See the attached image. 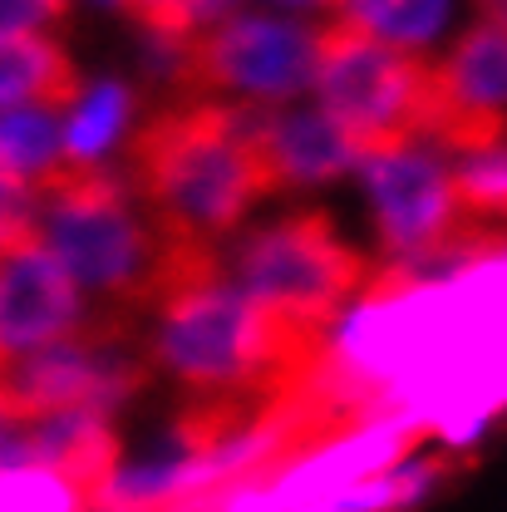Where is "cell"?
Instances as JSON below:
<instances>
[{"label": "cell", "mask_w": 507, "mask_h": 512, "mask_svg": "<svg viewBox=\"0 0 507 512\" xmlns=\"http://www.w3.org/2000/svg\"><path fill=\"white\" fill-rule=\"evenodd\" d=\"M128 114H133V89L119 79L94 84L74 114H69V163H104V153L119 143Z\"/></svg>", "instance_id": "obj_15"}, {"label": "cell", "mask_w": 507, "mask_h": 512, "mask_svg": "<svg viewBox=\"0 0 507 512\" xmlns=\"http://www.w3.org/2000/svg\"><path fill=\"white\" fill-rule=\"evenodd\" d=\"M507 138V30L473 25L444 64H434L429 143L444 153H493Z\"/></svg>", "instance_id": "obj_9"}, {"label": "cell", "mask_w": 507, "mask_h": 512, "mask_svg": "<svg viewBox=\"0 0 507 512\" xmlns=\"http://www.w3.org/2000/svg\"><path fill=\"white\" fill-rule=\"evenodd\" d=\"M69 163V128L50 109H5L0 124V178L5 188L30 192Z\"/></svg>", "instance_id": "obj_13"}, {"label": "cell", "mask_w": 507, "mask_h": 512, "mask_svg": "<svg viewBox=\"0 0 507 512\" xmlns=\"http://www.w3.org/2000/svg\"><path fill=\"white\" fill-rule=\"evenodd\" d=\"M0 345L5 360H25L84 330V286L45 242V232H10L0 242Z\"/></svg>", "instance_id": "obj_8"}, {"label": "cell", "mask_w": 507, "mask_h": 512, "mask_svg": "<svg viewBox=\"0 0 507 512\" xmlns=\"http://www.w3.org/2000/svg\"><path fill=\"white\" fill-rule=\"evenodd\" d=\"M340 330L286 316L232 276H207L153 311V365L202 394L291 399L320 375Z\"/></svg>", "instance_id": "obj_1"}, {"label": "cell", "mask_w": 507, "mask_h": 512, "mask_svg": "<svg viewBox=\"0 0 507 512\" xmlns=\"http://www.w3.org/2000/svg\"><path fill=\"white\" fill-rule=\"evenodd\" d=\"M148 64L192 99L237 94L242 104H281L316 84L320 30L271 15H232L192 40L148 35Z\"/></svg>", "instance_id": "obj_5"}, {"label": "cell", "mask_w": 507, "mask_h": 512, "mask_svg": "<svg viewBox=\"0 0 507 512\" xmlns=\"http://www.w3.org/2000/svg\"><path fill=\"white\" fill-rule=\"evenodd\" d=\"M35 192L40 232L74 271V281L94 296H109L128 311H148L158 301L168 232L163 222H143L128 183L104 163H64Z\"/></svg>", "instance_id": "obj_3"}, {"label": "cell", "mask_w": 507, "mask_h": 512, "mask_svg": "<svg viewBox=\"0 0 507 512\" xmlns=\"http://www.w3.org/2000/svg\"><path fill=\"white\" fill-rule=\"evenodd\" d=\"M0 99L5 109H74L84 99V79L64 45L45 35H5L0 40Z\"/></svg>", "instance_id": "obj_12"}, {"label": "cell", "mask_w": 507, "mask_h": 512, "mask_svg": "<svg viewBox=\"0 0 507 512\" xmlns=\"http://www.w3.org/2000/svg\"><path fill=\"white\" fill-rule=\"evenodd\" d=\"M320 109L350 133L360 168L404 143H424L434 124V64L384 45L350 20L320 25Z\"/></svg>", "instance_id": "obj_4"}, {"label": "cell", "mask_w": 507, "mask_h": 512, "mask_svg": "<svg viewBox=\"0 0 507 512\" xmlns=\"http://www.w3.org/2000/svg\"><path fill=\"white\" fill-rule=\"evenodd\" d=\"M5 468H45L60 473L64 483L84 498V508H94L119 468V434L109 429V414L94 409H74L55 414L40 424H5Z\"/></svg>", "instance_id": "obj_10"}, {"label": "cell", "mask_w": 507, "mask_h": 512, "mask_svg": "<svg viewBox=\"0 0 507 512\" xmlns=\"http://www.w3.org/2000/svg\"><path fill=\"white\" fill-rule=\"evenodd\" d=\"M473 5H478L483 25H493V30H507V0H473Z\"/></svg>", "instance_id": "obj_18"}, {"label": "cell", "mask_w": 507, "mask_h": 512, "mask_svg": "<svg viewBox=\"0 0 507 512\" xmlns=\"http://www.w3.org/2000/svg\"><path fill=\"white\" fill-rule=\"evenodd\" d=\"M340 20L360 25L365 35H375L384 45L419 50V45H429L444 30L448 0H345Z\"/></svg>", "instance_id": "obj_14"}, {"label": "cell", "mask_w": 507, "mask_h": 512, "mask_svg": "<svg viewBox=\"0 0 507 512\" xmlns=\"http://www.w3.org/2000/svg\"><path fill=\"white\" fill-rule=\"evenodd\" d=\"M128 173L158 222L222 237L271 192L252 143V104L197 99L143 124L128 143Z\"/></svg>", "instance_id": "obj_2"}, {"label": "cell", "mask_w": 507, "mask_h": 512, "mask_svg": "<svg viewBox=\"0 0 507 512\" xmlns=\"http://www.w3.org/2000/svg\"><path fill=\"white\" fill-rule=\"evenodd\" d=\"M252 143L271 192L330 183L360 168V148L325 109H266L252 104Z\"/></svg>", "instance_id": "obj_11"}, {"label": "cell", "mask_w": 507, "mask_h": 512, "mask_svg": "<svg viewBox=\"0 0 507 512\" xmlns=\"http://www.w3.org/2000/svg\"><path fill=\"white\" fill-rule=\"evenodd\" d=\"M232 281L286 316L340 330V306L370 281V266L325 212H291L237 247Z\"/></svg>", "instance_id": "obj_6"}, {"label": "cell", "mask_w": 507, "mask_h": 512, "mask_svg": "<svg viewBox=\"0 0 507 512\" xmlns=\"http://www.w3.org/2000/svg\"><path fill=\"white\" fill-rule=\"evenodd\" d=\"M128 20L143 25V35L158 40H192L212 25H222V15H232L237 0H119Z\"/></svg>", "instance_id": "obj_16"}, {"label": "cell", "mask_w": 507, "mask_h": 512, "mask_svg": "<svg viewBox=\"0 0 507 512\" xmlns=\"http://www.w3.org/2000/svg\"><path fill=\"white\" fill-rule=\"evenodd\" d=\"M69 0H0V30L5 35H40L45 25H60Z\"/></svg>", "instance_id": "obj_17"}, {"label": "cell", "mask_w": 507, "mask_h": 512, "mask_svg": "<svg viewBox=\"0 0 507 512\" xmlns=\"http://www.w3.org/2000/svg\"><path fill=\"white\" fill-rule=\"evenodd\" d=\"M124 335L128 320H99L84 325L74 340L35 350L25 360H5V424H40L74 409L114 414L128 394L148 384L153 370V355H128Z\"/></svg>", "instance_id": "obj_7"}]
</instances>
